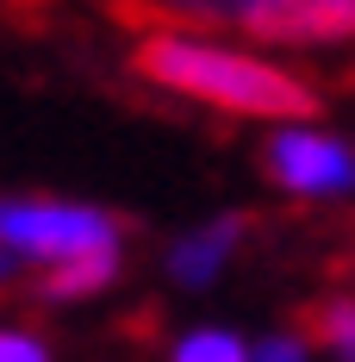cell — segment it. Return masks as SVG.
Here are the masks:
<instances>
[{
  "label": "cell",
  "mask_w": 355,
  "mask_h": 362,
  "mask_svg": "<svg viewBox=\"0 0 355 362\" xmlns=\"http://www.w3.org/2000/svg\"><path fill=\"white\" fill-rule=\"evenodd\" d=\"M138 69L162 88H181L193 100H212L231 112H255V119H306L318 107L306 81H293L287 69L224 50V44H200V37H143L138 44Z\"/></svg>",
  "instance_id": "6da1fadb"
},
{
  "label": "cell",
  "mask_w": 355,
  "mask_h": 362,
  "mask_svg": "<svg viewBox=\"0 0 355 362\" xmlns=\"http://www.w3.org/2000/svg\"><path fill=\"white\" fill-rule=\"evenodd\" d=\"M0 250L44 256L50 269L94 250H119V225L69 200H0Z\"/></svg>",
  "instance_id": "7a4b0ae2"
},
{
  "label": "cell",
  "mask_w": 355,
  "mask_h": 362,
  "mask_svg": "<svg viewBox=\"0 0 355 362\" xmlns=\"http://www.w3.org/2000/svg\"><path fill=\"white\" fill-rule=\"evenodd\" d=\"M268 169L293 194H343V187H355V156L337 138H318V132H281L268 144Z\"/></svg>",
  "instance_id": "3957f363"
},
{
  "label": "cell",
  "mask_w": 355,
  "mask_h": 362,
  "mask_svg": "<svg viewBox=\"0 0 355 362\" xmlns=\"http://www.w3.org/2000/svg\"><path fill=\"white\" fill-rule=\"evenodd\" d=\"M249 32L262 37H349L355 32V0H268Z\"/></svg>",
  "instance_id": "277c9868"
},
{
  "label": "cell",
  "mask_w": 355,
  "mask_h": 362,
  "mask_svg": "<svg viewBox=\"0 0 355 362\" xmlns=\"http://www.w3.org/2000/svg\"><path fill=\"white\" fill-rule=\"evenodd\" d=\"M237 238H243V225H237V218H212L206 231L181 238V244H175V256H169L175 281H187V288H206L218 269H224V256L237 250Z\"/></svg>",
  "instance_id": "5b68a950"
},
{
  "label": "cell",
  "mask_w": 355,
  "mask_h": 362,
  "mask_svg": "<svg viewBox=\"0 0 355 362\" xmlns=\"http://www.w3.org/2000/svg\"><path fill=\"white\" fill-rule=\"evenodd\" d=\"M112 275H119V250H94V256H75V262H56L44 275V293L50 300H81V293L107 288Z\"/></svg>",
  "instance_id": "8992f818"
},
{
  "label": "cell",
  "mask_w": 355,
  "mask_h": 362,
  "mask_svg": "<svg viewBox=\"0 0 355 362\" xmlns=\"http://www.w3.org/2000/svg\"><path fill=\"white\" fill-rule=\"evenodd\" d=\"M175 362H249V344L237 331H193V337H181Z\"/></svg>",
  "instance_id": "52a82bcc"
},
{
  "label": "cell",
  "mask_w": 355,
  "mask_h": 362,
  "mask_svg": "<svg viewBox=\"0 0 355 362\" xmlns=\"http://www.w3.org/2000/svg\"><path fill=\"white\" fill-rule=\"evenodd\" d=\"M150 6H162V13H175V19H255L268 0H150Z\"/></svg>",
  "instance_id": "ba28073f"
},
{
  "label": "cell",
  "mask_w": 355,
  "mask_h": 362,
  "mask_svg": "<svg viewBox=\"0 0 355 362\" xmlns=\"http://www.w3.org/2000/svg\"><path fill=\"white\" fill-rule=\"evenodd\" d=\"M318 331L330 337V344H337V356H343V362H355V306H349V300H337V306H324Z\"/></svg>",
  "instance_id": "9c48e42d"
},
{
  "label": "cell",
  "mask_w": 355,
  "mask_h": 362,
  "mask_svg": "<svg viewBox=\"0 0 355 362\" xmlns=\"http://www.w3.org/2000/svg\"><path fill=\"white\" fill-rule=\"evenodd\" d=\"M0 362H50V350L25 331H0Z\"/></svg>",
  "instance_id": "30bf717a"
},
{
  "label": "cell",
  "mask_w": 355,
  "mask_h": 362,
  "mask_svg": "<svg viewBox=\"0 0 355 362\" xmlns=\"http://www.w3.org/2000/svg\"><path fill=\"white\" fill-rule=\"evenodd\" d=\"M249 362H306V344L299 337H268V344H255Z\"/></svg>",
  "instance_id": "8fae6325"
},
{
  "label": "cell",
  "mask_w": 355,
  "mask_h": 362,
  "mask_svg": "<svg viewBox=\"0 0 355 362\" xmlns=\"http://www.w3.org/2000/svg\"><path fill=\"white\" fill-rule=\"evenodd\" d=\"M6 269H13V262H6V250H0V281H6Z\"/></svg>",
  "instance_id": "7c38bea8"
}]
</instances>
